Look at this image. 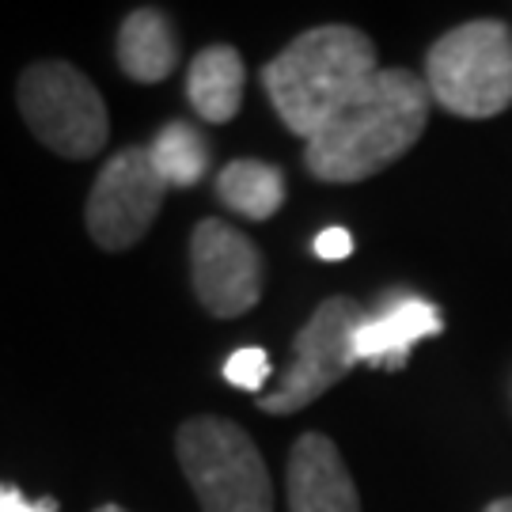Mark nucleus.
Segmentation results:
<instances>
[{"mask_svg":"<svg viewBox=\"0 0 512 512\" xmlns=\"http://www.w3.org/2000/svg\"><path fill=\"white\" fill-rule=\"evenodd\" d=\"M433 95L425 76L380 69L311 141L304 164L323 183H365L418 145Z\"/></svg>","mask_w":512,"mask_h":512,"instance_id":"f257e3e1","label":"nucleus"},{"mask_svg":"<svg viewBox=\"0 0 512 512\" xmlns=\"http://www.w3.org/2000/svg\"><path fill=\"white\" fill-rule=\"evenodd\" d=\"M376 73L372 38L346 23H327L293 38L262 69V88L285 129L311 141Z\"/></svg>","mask_w":512,"mask_h":512,"instance_id":"f03ea898","label":"nucleus"},{"mask_svg":"<svg viewBox=\"0 0 512 512\" xmlns=\"http://www.w3.org/2000/svg\"><path fill=\"white\" fill-rule=\"evenodd\" d=\"M433 103L459 118H494L512 103V27L475 19L433 42L425 57Z\"/></svg>","mask_w":512,"mask_h":512,"instance_id":"7ed1b4c3","label":"nucleus"},{"mask_svg":"<svg viewBox=\"0 0 512 512\" xmlns=\"http://www.w3.org/2000/svg\"><path fill=\"white\" fill-rule=\"evenodd\" d=\"M175 452L202 512H274L266 459L236 421L213 414L183 421Z\"/></svg>","mask_w":512,"mask_h":512,"instance_id":"20e7f679","label":"nucleus"},{"mask_svg":"<svg viewBox=\"0 0 512 512\" xmlns=\"http://www.w3.org/2000/svg\"><path fill=\"white\" fill-rule=\"evenodd\" d=\"M19 114L38 145L65 160H92L110 137L107 103L69 61H35L19 76Z\"/></svg>","mask_w":512,"mask_h":512,"instance_id":"39448f33","label":"nucleus"},{"mask_svg":"<svg viewBox=\"0 0 512 512\" xmlns=\"http://www.w3.org/2000/svg\"><path fill=\"white\" fill-rule=\"evenodd\" d=\"M365 323V311L349 296H330L311 311V319L293 342V361L281 372L274 391H266L258 406L266 414H296L311 406L319 395L357 365L353 357V334Z\"/></svg>","mask_w":512,"mask_h":512,"instance_id":"423d86ee","label":"nucleus"},{"mask_svg":"<svg viewBox=\"0 0 512 512\" xmlns=\"http://www.w3.org/2000/svg\"><path fill=\"white\" fill-rule=\"evenodd\" d=\"M167 190L171 186L164 183V175L152 164L148 145L122 148L99 171L92 194H88V205H84L88 236L103 251H129L152 228V220L160 213Z\"/></svg>","mask_w":512,"mask_h":512,"instance_id":"0eeeda50","label":"nucleus"},{"mask_svg":"<svg viewBox=\"0 0 512 512\" xmlns=\"http://www.w3.org/2000/svg\"><path fill=\"white\" fill-rule=\"evenodd\" d=\"M190 277L209 315L236 319L262 296V255L228 220L209 217L190 236Z\"/></svg>","mask_w":512,"mask_h":512,"instance_id":"6e6552de","label":"nucleus"},{"mask_svg":"<svg viewBox=\"0 0 512 512\" xmlns=\"http://www.w3.org/2000/svg\"><path fill=\"white\" fill-rule=\"evenodd\" d=\"M289 512H361L346 459L323 433H304L289 452Z\"/></svg>","mask_w":512,"mask_h":512,"instance_id":"1a4fd4ad","label":"nucleus"},{"mask_svg":"<svg viewBox=\"0 0 512 512\" xmlns=\"http://www.w3.org/2000/svg\"><path fill=\"white\" fill-rule=\"evenodd\" d=\"M444 319L440 311L421 296H395L380 315H372L353 334V357L376 368H403L410 346L440 334Z\"/></svg>","mask_w":512,"mask_h":512,"instance_id":"9d476101","label":"nucleus"},{"mask_svg":"<svg viewBox=\"0 0 512 512\" xmlns=\"http://www.w3.org/2000/svg\"><path fill=\"white\" fill-rule=\"evenodd\" d=\"M118 65L137 84H160L179 65V35L160 8H133L118 27Z\"/></svg>","mask_w":512,"mask_h":512,"instance_id":"9b49d317","label":"nucleus"},{"mask_svg":"<svg viewBox=\"0 0 512 512\" xmlns=\"http://www.w3.org/2000/svg\"><path fill=\"white\" fill-rule=\"evenodd\" d=\"M243 84H247V69L232 46H205L202 54L190 61V73H186L190 107L213 126H224L239 114Z\"/></svg>","mask_w":512,"mask_h":512,"instance_id":"f8f14e48","label":"nucleus"},{"mask_svg":"<svg viewBox=\"0 0 512 512\" xmlns=\"http://www.w3.org/2000/svg\"><path fill=\"white\" fill-rule=\"evenodd\" d=\"M217 198L247 220H270L285 202V175L266 160H232L217 175Z\"/></svg>","mask_w":512,"mask_h":512,"instance_id":"ddd939ff","label":"nucleus"},{"mask_svg":"<svg viewBox=\"0 0 512 512\" xmlns=\"http://www.w3.org/2000/svg\"><path fill=\"white\" fill-rule=\"evenodd\" d=\"M148 156H152V164L164 175L167 186H183V190L202 183L205 167H209V145H205L202 133L190 122H167L152 137Z\"/></svg>","mask_w":512,"mask_h":512,"instance_id":"4468645a","label":"nucleus"},{"mask_svg":"<svg viewBox=\"0 0 512 512\" xmlns=\"http://www.w3.org/2000/svg\"><path fill=\"white\" fill-rule=\"evenodd\" d=\"M224 380L243 391H262V384L270 380V357L258 346H243L228 357L224 365Z\"/></svg>","mask_w":512,"mask_h":512,"instance_id":"2eb2a0df","label":"nucleus"},{"mask_svg":"<svg viewBox=\"0 0 512 512\" xmlns=\"http://www.w3.org/2000/svg\"><path fill=\"white\" fill-rule=\"evenodd\" d=\"M315 255L323 258V262H342V258L353 255V236H349L346 228H323L315 236Z\"/></svg>","mask_w":512,"mask_h":512,"instance_id":"dca6fc26","label":"nucleus"},{"mask_svg":"<svg viewBox=\"0 0 512 512\" xmlns=\"http://www.w3.org/2000/svg\"><path fill=\"white\" fill-rule=\"evenodd\" d=\"M0 512H57V505H54V497L27 501L16 486H0Z\"/></svg>","mask_w":512,"mask_h":512,"instance_id":"f3484780","label":"nucleus"},{"mask_svg":"<svg viewBox=\"0 0 512 512\" xmlns=\"http://www.w3.org/2000/svg\"><path fill=\"white\" fill-rule=\"evenodd\" d=\"M486 512H512V497H497V501H490Z\"/></svg>","mask_w":512,"mask_h":512,"instance_id":"a211bd4d","label":"nucleus"},{"mask_svg":"<svg viewBox=\"0 0 512 512\" xmlns=\"http://www.w3.org/2000/svg\"><path fill=\"white\" fill-rule=\"evenodd\" d=\"M95 512H129V509H122V505H99Z\"/></svg>","mask_w":512,"mask_h":512,"instance_id":"6ab92c4d","label":"nucleus"}]
</instances>
